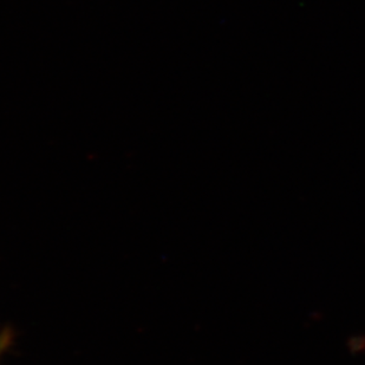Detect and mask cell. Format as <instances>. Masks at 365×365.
I'll use <instances>...</instances> for the list:
<instances>
[{"mask_svg": "<svg viewBox=\"0 0 365 365\" xmlns=\"http://www.w3.org/2000/svg\"><path fill=\"white\" fill-rule=\"evenodd\" d=\"M4 348H6V344L4 343V339H0V355H1Z\"/></svg>", "mask_w": 365, "mask_h": 365, "instance_id": "cell-1", "label": "cell"}]
</instances>
